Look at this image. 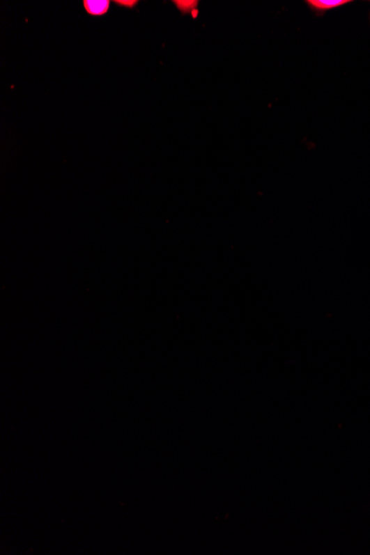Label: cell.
<instances>
[{"instance_id":"obj_1","label":"cell","mask_w":370,"mask_h":555,"mask_svg":"<svg viewBox=\"0 0 370 555\" xmlns=\"http://www.w3.org/2000/svg\"><path fill=\"white\" fill-rule=\"evenodd\" d=\"M350 1L349 0H308L306 1L311 10L316 14H323L325 11L332 10L341 6L346 5Z\"/></svg>"},{"instance_id":"obj_3","label":"cell","mask_w":370,"mask_h":555,"mask_svg":"<svg viewBox=\"0 0 370 555\" xmlns=\"http://www.w3.org/2000/svg\"><path fill=\"white\" fill-rule=\"evenodd\" d=\"M116 5L119 6H125V7H129V8H132L134 7L138 1H116Z\"/></svg>"},{"instance_id":"obj_2","label":"cell","mask_w":370,"mask_h":555,"mask_svg":"<svg viewBox=\"0 0 370 555\" xmlns=\"http://www.w3.org/2000/svg\"><path fill=\"white\" fill-rule=\"evenodd\" d=\"M84 9L87 11L88 14L91 16H103L108 13L110 8V1L109 0H86L84 1Z\"/></svg>"}]
</instances>
